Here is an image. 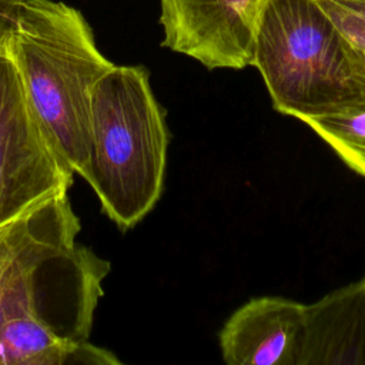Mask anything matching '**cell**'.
Wrapping results in <instances>:
<instances>
[{"mask_svg": "<svg viewBox=\"0 0 365 365\" xmlns=\"http://www.w3.org/2000/svg\"><path fill=\"white\" fill-rule=\"evenodd\" d=\"M80 230L68 191L0 225V327L27 317L63 338L88 339L110 262L77 244Z\"/></svg>", "mask_w": 365, "mask_h": 365, "instance_id": "cell-1", "label": "cell"}, {"mask_svg": "<svg viewBox=\"0 0 365 365\" xmlns=\"http://www.w3.org/2000/svg\"><path fill=\"white\" fill-rule=\"evenodd\" d=\"M6 54L53 150L83 177L93 90L115 64L98 50L83 13L56 0L24 1Z\"/></svg>", "mask_w": 365, "mask_h": 365, "instance_id": "cell-2", "label": "cell"}, {"mask_svg": "<svg viewBox=\"0 0 365 365\" xmlns=\"http://www.w3.org/2000/svg\"><path fill=\"white\" fill-rule=\"evenodd\" d=\"M168 130L143 66H114L96 84L83 178L121 230L138 224L161 197Z\"/></svg>", "mask_w": 365, "mask_h": 365, "instance_id": "cell-3", "label": "cell"}, {"mask_svg": "<svg viewBox=\"0 0 365 365\" xmlns=\"http://www.w3.org/2000/svg\"><path fill=\"white\" fill-rule=\"evenodd\" d=\"M252 66L274 108L298 120L365 100L354 46L317 0H265Z\"/></svg>", "mask_w": 365, "mask_h": 365, "instance_id": "cell-4", "label": "cell"}, {"mask_svg": "<svg viewBox=\"0 0 365 365\" xmlns=\"http://www.w3.org/2000/svg\"><path fill=\"white\" fill-rule=\"evenodd\" d=\"M73 175L41 130L14 63L0 53V225L68 191Z\"/></svg>", "mask_w": 365, "mask_h": 365, "instance_id": "cell-5", "label": "cell"}, {"mask_svg": "<svg viewBox=\"0 0 365 365\" xmlns=\"http://www.w3.org/2000/svg\"><path fill=\"white\" fill-rule=\"evenodd\" d=\"M265 0H160L161 46L210 70L252 66Z\"/></svg>", "mask_w": 365, "mask_h": 365, "instance_id": "cell-6", "label": "cell"}, {"mask_svg": "<svg viewBox=\"0 0 365 365\" xmlns=\"http://www.w3.org/2000/svg\"><path fill=\"white\" fill-rule=\"evenodd\" d=\"M304 329V304L282 297L252 298L218 332L228 365H297Z\"/></svg>", "mask_w": 365, "mask_h": 365, "instance_id": "cell-7", "label": "cell"}, {"mask_svg": "<svg viewBox=\"0 0 365 365\" xmlns=\"http://www.w3.org/2000/svg\"><path fill=\"white\" fill-rule=\"evenodd\" d=\"M297 365H365V275L304 305Z\"/></svg>", "mask_w": 365, "mask_h": 365, "instance_id": "cell-8", "label": "cell"}, {"mask_svg": "<svg viewBox=\"0 0 365 365\" xmlns=\"http://www.w3.org/2000/svg\"><path fill=\"white\" fill-rule=\"evenodd\" d=\"M121 361L88 339L56 335L38 322L20 317L0 327V365H120Z\"/></svg>", "mask_w": 365, "mask_h": 365, "instance_id": "cell-9", "label": "cell"}, {"mask_svg": "<svg viewBox=\"0 0 365 365\" xmlns=\"http://www.w3.org/2000/svg\"><path fill=\"white\" fill-rule=\"evenodd\" d=\"M356 174L365 177V100L302 120Z\"/></svg>", "mask_w": 365, "mask_h": 365, "instance_id": "cell-10", "label": "cell"}, {"mask_svg": "<svg viewBox=\"0 0 365 365\" xmlns=\"http://www.w3.org/2000/svg\"><path fill=\"white\" fill-rule=\"evenodd\" d=\"M344 37L356 48L365 50V19L332 0H317Z\"/></svg>", "mask_w": 365, "mask_h": 365, "instance_id": "cell-11", "label": "cell"}, {"mask_svg": "<svg viewBox=\"0 0 365 365\" xmlns=\"http://www.w3.org/2000/svg\"><path fill=\"white\" fill-rule=\"evenodd\" d=\"M26 0H0V53H6L7 40Z\"/></svg>", "mask_w": 365, "mask_h": 365, "instance_id": "cell-12", "label": "cell"}, {"mask_svg": "<svg viewBox=\"0 0 365 365\" xmlns=\"http://www.w3.org/2000/svg\"><path fill=\"white\" fill-rule=\"evenodd\" d=\"M349 11L365 19V0H332Z\"/></svg>", "mask_w": 365, "mask_h": 365, "instance_id": "cell-13", "label": "cell"}, {"mask_svg": "<svg viewBox=\"0 0 365 365\" xmlns=\"http://www.w3.org/2000/svg\"><path fill=\"white\" fill-rule=\"evenodd\" d=\"M354 50H355V58L358 61V66L365 73V50H359L356 47H354Z\"/></svg>", "mask_w": 365, "mask_h": 365, "instance_id": "cell-14", "label": "cell"}]
</instances>
